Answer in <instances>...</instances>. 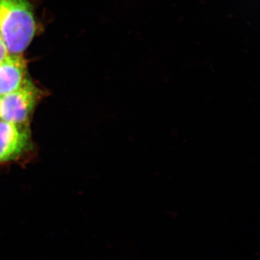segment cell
<instances>
[{
  "label": "cell",
  "instance_id": "cell-1",
  "mask_svg": "<svg viewBox=\"0 0 260 260\" xmlns=\"http://www.w3.org/2000/svg\"><path fill=\"white\" fill-rule=\"evenodd\" d=\"M36 31L34 7L28 0H0V34L9 54H23Z\"/></svg>",
  "mask_w": 260,
  "mask_h": 260
},
{
  "label": "cell",
  "instance_id": "cell-5",
  "mask_svg": "<svg viewBox=\"0 0 260 260\" xmlns=\"http://www.w3.org/2000/svg\"><path fill=\"white\" fill-rule=\"evenodd\" d=\"M8 54H9V52H8V48H7L6 44L0 34V61L5 59Z\"/></svg>",
  "mask_w": 260,
  "mask_h": 260
},
{
  "label": "cell",
  "instance_id": "cell-3",
  "mask_svg": "<svg viewBox=\"0 0 260 260\" xmlns=\"http://www.w3.org/2000/svg\"><path fill=\"white\" fill-rule=\"evenodd\" d=\"M30 145L28 124H13L0 119V164L15 160L28 150Z\"/></svg>",
  "mask_w": 260,
  "mask_h": 260
},
{
  "label": "cell",
  "instance_id": "cell-4",
  "mask_svg": "<svg viewBox=\"0 0 260 260\" xmlns=\"http://www.w3.org/2000/svg\"><path fill=\"white\" fill-rule=\"evenodd\" d=\"M28 79L27 61L23 54H9L0 61V97L18 90Z\"/></svg>",
  "mask_w": 260,
  "mask_h": 260
},
{
  "label": "cell",
  "instance_id": "cell-2",
  "mask_svg": "<svg viewBox=\"0 0 260 260\" xmlns=\"http://www.w3.org/2000/svg\"><path fill=\"white\" fill-rule=\"evenodd\" d=\"M42 92L29 79L18 90L0 97V119L13 124H28Z\"/></svg>",
  "mask_w": 260,
  "mask_h": 260
}]
</instances>
